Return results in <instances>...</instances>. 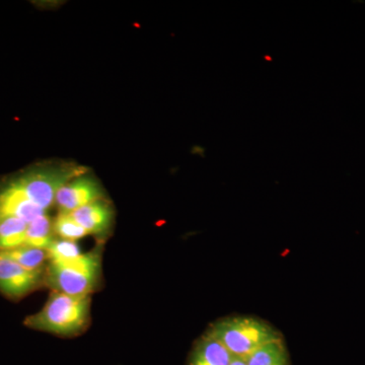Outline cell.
<instances>
[{
  "label": "cell",
  "instance_id": "6da1fadb",
  "mask_svg": "<svg viewBox=\"0 0 365 365\" xmlns=\"http://www.w3.org/2000/svg\"><path fill=\"white\" fill-rule=\"evenodd\" d=\"M86 170L72 163H41L0 180V222L18 218L30 225L55 205L57 192Z\"/></svg>",
  "mask_w": 365,
  "mask_h": 365
},
{
  "label": "cell",
  "instance_id": "7a4b0ae2",
  "mask_svg": "<svg viewBox=\"0 0 365 365\" xmlns=\"http://www.w3.org/2000/svg\"><path fill=\"white\" fill-rule=\"evenodd\" d=\"M91 295H69L52 292L44 307L26 317L24 325L32 330L71 337L90 323Z\"/></svg>",
  "mask_w": 365,
  "mask_h": 365
},
{
  "label": "cell",
  "instance_id": "3957f363",
  "mask_svg": "<svg viewBox=\"0 0 365 365\" xmlns=\"http://www.w3.org/2000/svg\"><path fill=\"white\" fill-rule=\"evenodd\" d=\"M209 332L237 359H247L262 346L284 339L265 319L251 316L225 317L210 324Z\"/></svg>",
  "mask_w": 365,
  "mask_h": 365
},
{
  "label": "cell",
  "instance_id": "277c9868",
  "mask_svg": "<svg viewBox=\"0 0 365 365\" xmlns=\"http://www.w3.org/2000/svg\"><path fill=\"white\" fill-rule=\"evenodd\" d=\"M102 273V249L67 261H49L44 281L53 292L69 295H91L97 289Z\"/></svg>",
  "mask_w": 365,
  "mask_h": 365
},
{
  "label": "cell",
  "instance_id": "5b68a950",
  "mask_svg": "<svg viewBox=\"0 0 365 365\" xmlns=\"http://www.w3.org/2000/svg\"><path fill=\"white\" fill-rule=\"evenodd\" d=\"M44 272H31L0 252V292L9 299L31 294L44 281Z\"/></svg>",
  "mask_w": 365,
  "mask_h": 365
},
{
  "label": "cell",
  "instance_id": "8992f818",
  "mask_svg": "<svg viewBox=\"0 0 365 365\" xmlns=\"http://www.w3.org/2000/svg\"><path fill=\"white\" fill-rule=\"evenodd\" d=\"M104 198L102 187L93 177L83 174L74 178L57 192L55 205L59 212L71 213Z\"/></svg>",
  "mask_w": 365,
  "mask_h": 365
},
{
  "label": "cell",
  "instance_id": "52a82bcc",
  "mask_svg": "<svg viewBox=\"0 0 365 365\" xmlns=\"http://www.w3.org/2000/svg\"><path fill=\"white\" fill-rule=\"evenodd\" d=\"M71 215L88 235L106 234L112 227L114 210L105 199L72 211Z\"/></svg>",
  "mask_w": 365,
  "mask_h": 365
},
{
  "label": "cell",
  "instance_id": "ba28073f",
  "mask_svg": "<svg viewBox=\"0 0 365 365\" xmlns=\"http://www.w3.org/2000/svg\"><path fill=\"white\" fill-rule=\"evenodd\" d=\"M234 356L208 330L196 341L188 365H230Z\"/></svg>",
  "mask_w": 365,
  "mask_h": 365
},
{
  "label": "cell",
  "instance_id": "9c48e42d",
  "mask_svg": "<svg viewBox=\"0 0 365 365\" xmlns=\"http://www.w3.org/2000/svg\"><path fill=\"white\" fill-rule=\"evenodd\" d=\"M245 360L247 365H290L289 353L284 339L262 346Z\"/></svg>",
  "mask_w": 365,
  "mask_h": 365
},
{
  "label": "cell",
  "instance_id": "30bf717a",
  "mask_svg": "<svg viewBox=\"0 0 365 365\" xmlns=\"http://www.w3.org/2000/svg\"><path fill=\"white\" fill-rule=\"evenodd\" d=\"M54 239L53 220L48 213L39 216L28 225L26 232V246L47 251Z\"/></svg>",
  "mask_w": 365,
  "mask_h": 365
},
{
  "label": "cell",
  "instance_id": "8fae6325",
  "mask_svg": "<svg viewBox=\"0 0 365 365\" xmlns=\"http://www.w3.org/2000/svg\"><path fill=\"white\" fill-rule=\"evenodd\" d=\"M1 253L6 254L11 260L31 272H44L46 262L49 260L46 250L34 248L26 245Z\"/></svg>",
  "mask_w": 365,
  "mask_h": 365
},
{
  "label": "cell",
  "instance_id": "7c38bea8",
  "mask_svg": "<svg viewBox=\"0 0 365 365\" xmlns=\"http://www.w3.org/2000/svg\"><path fill=\"white\" fill-rule=\"evenodd\" d=\"M28 223L18 218H6L0 222V252L24 246Z\"/></svg>",
  "mask_w": 365,
  "mask_h": 365
},
{
  "label": "cell",
  "instance_id": "4fadbf2b",
  "mask_svg": "<svg viewBox=\"0 0 365 365\" xmlns=\"http://www.w3.org/2000/svg\"><path fill=\"white\" fill-rule=\"evenodd\" d=\"M53 232L55 237L67 241L76 242L88 235V232L74 220L71 213L59 212L53 220Z\"/></svg>",
  "mask_w": 365,
  "mask_h": 365
},
{
  "label": "cell",
  "instance_id": "5bb4252c",
  "mask_svg": "<svg viewBox=\"0 0 365 365\" xmlns=\"http://www.w3.org/2000/svg\"><path fill=\"white\" fill-rule=\"evenodd\" d=\"M47 252L48 261L72 260L83 255L78 242L62 239H54Z\"/></svg>",
  "mask_w": 365,
  "mask_h": 365
},
{
  "label": "cell",
  "instance_id": "9a60e30c",
  "mask_svg": "<svg viewBox=\"0 0 365 365\" xmlns=\"http://www.w3.org/2000/svg\"><path fill=\"white\" fill-rule=\"evenodd\" d=\"M230 365H247V364L246 360L242 359H237V357H234L232 364Z\"/></svg>",
  "mask_w": 365,
  "mask_h": 365
},
{
  "label": "cell",
  "instance_id": "2e32d148",
  "mask_svg": "<svg viewBox=\"0 0 365 365\" xmlns=\"http://www.w3.org/2000/svg\"><path fill=\"white\" fill-rule=\"evenodd\" d=\"M265 59L269 60V61H271V60H272V58H271L270 56H265Z\"/></svg>",
  "mask_w": 365,
  "mask_h": 365
}]
</instances>
